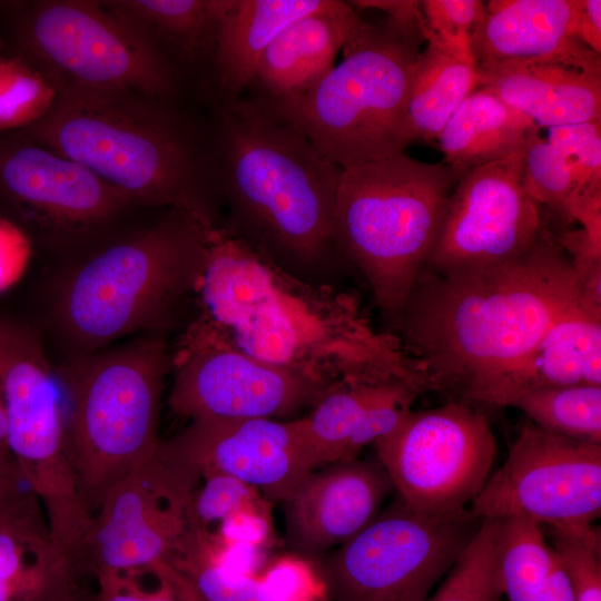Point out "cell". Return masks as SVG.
I'll use <instances>...</instances> for the list:
<instances>
[{"instance_id":"1","label":"cell","mask_w":601,"mask_h":601,"mask_svg":"<svg viewBox=\"0 0 601 601\" xmlns=\"http://www.w3.org/2000/svg\"><path fill=\"white\" fill-rule=\"evenodd\" d=\"M196 319L216 338L328 390L428 384L395 334L377 331L358 298L305 282L219 226L206 228Z\"/></svg>"},{"instance_id":"2","label":"cell","mask_w":601,"mask_h":601,"mask_svg":"<svg viewBox=\"0 0 601 601\" xmlns=\"http://www.w3.org/2000/svg\"><path fill=\"white\" fill-rule=\"evenodd\" d=\"M590 300L546 228L523 254L490 266L422 270L393 324L431 391L482 395L561 317Z\"/></svg>"},{"instance_id":"3","label":"cell","mask_w":601,"mask_h":601,"mask_svg":"<svg viewBox=\"0 0 601 601\" xmlns=\"http://www.w3.org/2000/svg\"><path fill=\"white\" fill-rule=\"evenodd\" d=\"M13 134L82 165L132 204L178 208L205 228L218 225L211 128L176 101L65 85L41 119Z\"/></svg>"},{"instance_id":"4","label":"cell","mask_w":601,"mask_h":601,"mask_svg":"<svg viewBox=\"0 0 601 601\" xmlns=\"http://www.w3.org/2000/svg\"><path fill=\"white\" fill-rule=\"evenodd\" d=\"M218 224L285 272L321 284L338 259L332 229L343 169L253 98L220 102L211 122Z\"/></svg>"},{"instance_id":"5","label":"cell","mask_w":601,"mask_h":601,"mask_svg":"<svg viewBox=\"0 0 601 601\" xmlns=\"http://www.w3.org/2000/svg\"><path fill=\"white\" fill-rule=\"evenodd\" d=\"M424 23L359 18L342 61L313 87L276 102L255 100L343 170L404 152L413 141L407 102Z\"/></svg>"},{"instance_id":"6","label":"cell","mask_w":601,"mask_h":601,"mask_svg":"<svg viewBox=\"0 0 601 601\" xmlns=\"http://www.w3.org/2000/svg\"><path fill=\"white\" fill-rule=\"evenodd\" d=\"M461 178L444 161L424 162L404 152L342 171L334 240L392 322L427 264Z\"/></svg>"},{"instance_id":"7","label":"cell","mask_w":601,"mask_h":601,"mask_svg":"<svg viewBox=\"0 0 601 601\" xmlns=\"http://www.w3.org/2000/svg\"><path fill=\"white\" fill-rule=\"evenodd\" d=\"M171 355L160 337L89 355L60 373L79 499L93 518L104 499L157 451Z\"/></svg>"},{"instance_id":"8","label":"cell","mask_w":601,"mask_h":601,"mask_svg":"<svg viewBox=\"0 0 601 601\" xmlns=\"http://www.w3.org/2000/svg\"><path fill=\"white\" fill-rule=\"evenodd\" d=\"M206 228L178 208L108 246L70 278L59 316L76 343L95 349L162 323L196 293Z\"/></svg>"},{"instance_id":"9","label":"cell","mask_w":601,"mask_h":601,"mask_svg":"<svg viewBox=\"0 0 601 601\" xmlns=\"http://www.w3.org/2000/svg\"><path fill=\"white\" fill-rule=\"evenodd\" d=\"M18 43L57 89L77 85L132 90L176 101V68L141 28L105 1L47 0L19 19Z\"/></svg>"},{"instance_id":"10","label":"cell","mask_w":601,"mask_h":601,"mask_svg":"<svg viewBox=\"0 0 601 601\" xmlns=\"http://www.w3.org/2000/svg\"><path fill=\"white\" fill-rule=\"evenodd\" d=\"M469 509L428 514L398 496L344 544L314 560L329 601H425L475 535Z\"/></svg>"},{"instance_id":"11","label":"cell","mask_w":601,"mask_h":601,"mask_svg":"<svg viewBox=\"0 0 601 601\" xmlns=\"http://www.w3.org/2000/svg\"><path fill=\"white\" fill-rule=\"evenodd\" d=\"M0 385L9 449L21 477L42 502L51 533L71 535L89 515L77 492L58 380L38 337L1 317Z\"/></svg>"},{"instance_id":"12","label":"cell","mask_w":601,"mask_h":601,"mask_svg":"<svg viewBox=\"0 0 601 601\" xmlns=\"http://www.w3.org/2000/svg\"><path fill=\"white\" fill-rule=\"evenodd\" d=\"M200 476L160 441L156 453L114 486L93 516L75 561L83 572L162 575L190 529Z\"/></svg>"},{"instance_id":"13","label":"cell","mask_w":601,"mask_h":601,"mask_svg":"<svg viewBox=\"0 0 601 601\" xmlns=\"http://www.w3.org/2000/svg\"><path fill=\"white\" fill-rule=\"evenodd\" d=\"M373 444L398 497L410 509L428 514L471 504L496 456L486 417L463 402L410 410Z\"/></svg>"},{"instance_id":"14","label":"cell","mask_w":601,"mask_h":601,"mask_svg":"<svg viewBox=\"0 0 601 601\" xmlns=\"http://www.w3.org/2000/svg\"><path fill=\"white\" fill-rule=\"evenodd\" d=\"M469 510L481 521L521 516L554 532L590 534L601 514V444L528 422Z\"/></svg>"},{"instance_id":"15","label":"cell","mask_w":601,"mask_h":601,"mask_svg":"<svg viewBox=\"0 0 601 601\" xmlns=\"http://www.w3.org/2000/svg\"><path fill=\"white\" fill-rule=\"evenodd\" d=\"M170 367L169 406L190 421L275 420L313 407L331 391L243 353L196 321L180 337Z\"/></svg>"},{"instance_id":"16","label":"cell","mask_w":601,"mask_h":601,"mask_svg":"<svg viewBox=\"0 0 601 601\" xmlns=\"http://www.w3.org/2000/svg\"><path fill=\"white\" fill-rule=\"evenodd\" d=\"M544 229L539 204L524 187L523 152L487 164L456 184L424 269L446 274L510 260Z\"/></svg>"},{"instance_id":"17","label":"cell","mask_w":601,"mask_h":601,"mask_svg":"<svg viewBox=\"0 0 601 601\" xmlns=\"http://www.w3.org/2000/svg\"><path fill=\"white\" fill-rule=\"evenodd\" d=\"M165 443L200 479L228 475L276 502L315 471L295 420H196Z\"/></svg>"},{"instance_id":"18","label":"cell","mask_w":601,"mask_h":601,"mask_svg":"<svg viewBox=\"0 0 601 601\" xmlns=\"http://www.w3.org/2000/svg\"><path fill=\"white\" fill-rule=\"evenodd\" d=\"M0 190L61 234L101 227L132 205L82 165L14 134L0 139Z\"/></svg>"},{"instance_id":"19","label":"cell","mask_w":601,"mask_h":601,"mask_svg":"<svg viewBox=\"0 0 601 601\" xmlns=\"http://www.w3.org/2000/svg\"><path fill=\"white\" fill-rule=\"evenodd\" d=\"M392 490L377 459L316 469L283 502L287 545L299 556L318 559L367 526Z\"/></svg>"},{"instance_id":"20","label":"cell","mask_w":601,"mask_h":601,"mask_svg":"<svg viewBox=\"0 0 601 601\" xmlns=\"http://www.w3.org/2000/svg\"><path fill=\"white\" fill-rule=\"evenodd\" d=\"M477 87L491 89L538 127L601 121V59L580 55L477 65Z\"/></svg>"},{"instance_id":"21","label":"cell","mask_w":601,"mask_h":601,"mask_svg":"<svg viewBox=\"0 0 601 601\" xmlns=\"http://www.w3.org/2000/svg\"><path fill=\"white\" fill-rule=\"evenodd\" d=\"M420 386L404 381L342 385L295 418L315 470L356 459L367 444L390 433L412 410Z\"/></svg>"},{"instance_id":"22","label":"cell","mask_w":601,"mask_h":601,"mask_svg":"<svg viewBox=\"0 0 601 601\" xmlns=\"http://www.w3.org/2000/svg\"><path fill=\"white\" fill-rule=\"evenodd\" d=\"M523 183L568 224L601 214V121L533 135L523 150Z\"/></svg>"},{"instance_id":"23","label":"cell","mask_w":601,"mask_h":601,"mask_svg":"<svg viewBox=\"0 0 601 601\" xmlns=\"http://www.w3.org/2000/svg\"><path fill=\"white\" fill-rule=\"evenodd\" d=\"M578 0H491L470 35L475 63L548 59L592 51L578 36Z\"/></svg>"},{"instance_id":"24","label":"cell","mask_w":601,"mask_h":601,"mask_svg":"<svg viewBox=\"0 0 601 601\" xmlns=\"http://www.w3.org/2000/svg\"><path fill=\"white\" fill-rule=\"evenodd\" d=\"M601 385V306L583 305L558 319L480 403L511 406L531 390Z\"/></svg>"},{"instance_id":"25","label":"cell","mask_w":601,"mask_h":601,"mask_svg":"<svg viewBox=\"0 0 601 601\" xmlns=\"http://www.w3.org/2000/svg\"><path fill=\"white\" fill-rule=\"evenodd\" d=\"M359 18L348 2L333 0L285 27L259 59L249 87L256 90L252 98L276 102L308 90L335 66Z\"/></svg>"},{"instance_id":"26","label":"cell","mask_w":601,"mask_h":601,"mask_svg":"<svg viewBox=\"0 0 601 601\" xmlns=\"http://www.w3.org/2000/svg\"><path fill=\"white\" fill-rule=\"evenodd\" d=\"M81 573L52 540L39 502L0 522V601H78Z\"/></svg>"},{"instance_id":"27","label":"cell","mask_w":601,"mask_h":601,"mask_svg":"<svg viewBox=\"0 0 601 601\" xmlns=\"http://www.w3.org/2000/svg\"><path fill=\"white\" fill-rule=\"evenodd\" d=\"M332 2L234 0L218 26L211 69L220 102L242 98L253 82L262 55L285 27Z\"/></svg>"},{"instance_id":"28","label":"cell","mask_w":601,"mask_h":601,"mask_svg":"<svg viewBox=\"0 0 601 601\" xmlns=\"http://www.w3.org/2000/svg\"><path fill=\"white\" fill-rule=\"evenodd\" d=\"M538 126L491 89L477 87L453 112L436 141L461 177L523 152Z\"/></svg>"},{"instance_id":"29","label":"cell","mask_w":601,"mask_h":601,"mask_svg":"<svg viewBox=\"0 0 601 601\" xmlns=\"http://www.w3.org/2000/svg\"><path fill=\"white\" fill-rule=\"evenodd\" d=\"M417 58L407 102L412 139L436 141L453 112L477 88L470 41L451 43L435 37Z\"/></svg>"},{"instance_id":"30","label":"cell","mask_w":601,"mask_h":601,"mask_svg":"<svg viewBox=\"0 0 601 601\" xmlns=\"http://www.w3.org/2000/svg\"><path fill=\"white\" fill-rule=\"evenodd\" d=\"M112 10L141 28L167 53L190 65L214 61L219 22L234 0H116Z\"/></svg>"},{"instance_id":"31","label":"cell","mask_w":601,"mask_h":601,"mask_svg":"<svg viewBox=\"0 0 601 601\" xmlns=\"http://www.w3.org/2000/svg\"><path fill=\"white\" fill-rule=\"evenodd\" d=\"M169 564L185 579L191 601H303L287 597L264 579L234 571L205 536L191 531Z\"/></svg>"},{"instance_id":"32","label":"cell","mask_w":601,"mask_h":601,"mask_svg":"<svg viewBox=\"0 0 601 601\" xmlns=\"http://www.w3.org/2000/svg\"><path fill=\"white\" fill-rule=\"evenodd\" d=\"M553 559L539 523L521 516L499 520V579L510 601H545Z\"/></svg>"},{"instance_id":"33","label":"cell","mask_w":601,"mask_h":601,"mask_svg":"<svg viewBox=\"0 0 601 601\" xmlns=\"http://www.w3.org/2000/svg\"><path fill=\"white\" fill-rule=\"evenodd\" d=\"M511 406L542 430L601 444V385L540 387L520 395Z\"/></svg>"},{"instance_id":"34","label":"cell","mask_w":601,"mask_h":601,"mask_svg":"<svg viewBox=\"0 0 601 601\" xmlns=\"http://www.w3.org/2000/svg\"><path fill=\"white\" fill-rule=\"evenodd\" d=\"M497 534L499 520H482L446 579L425 601H500Z\"/></svg>"},{"instance_id":"35","label":"cell","mask_w":601,"mask_h":601,"mask_svg":"<svg viewBox=\"0 0 601 601\" xmlns=\"http://www.w3.org/2000/svg\"><path fill=\"white\" fill-rule=\"evenodd\" d=\"M57 96L55 86L20 58L0 63V131H17L41 119Z\"/></svg>"},{"instance_id":"36","label":"cell","mask_w":601,"mask_h":601,"mask_svg":"<svg viewBox=\"0 0 601 601\" xmlns=\"http://www.w3.org/2000/svg\"><path fill=\"white\" fill-rule=\"evenodd\" d=\"M190 506V529L207 533L213 524H224L240 515H266V500L255 487L228 475L203 477Z\"/></svg>"},{"instance_id":"37","label":"cell","mask_w":601,"mask_h":601,"mask_svg":"<svg viewBox=\"0 0 601 601\" xmlns=\"http://www.w3.org/2000/svg\"><path fill=\"white\" fill-rule=\"evenodd\" d=\"M552 549L564 565L575 601H601L600 532L572 535L551 531Z\"/></svg>"},{"instance_id":"38","label":"cell","mask_w":601,"mask_h":601,"mask_svg":"<svg viewBox=\"0 0 601 601\" xmlns=\"http://www.w3.org/2000/svg\"><path fill=\"white\" fill-rule=\"evenodd\" d=\"M421 4L424 39L435 37L451 43L470 41L485 12V3L480 0H427Z\"/></svg>"},{"instance_id":"39","label":"cell","mask_w":601,"mask_h":601,"mask_svg":"<svg viewBox=\"0 0 601 601\" xmlns=\"http://www.w3.org/2000/svg\"><path fill=\"white\" fill-rule=\"evenodd\" d=\"M98 601H181L167 581L159 579L157 589L146 590L136 572L104 571L95 575Z\"/></svg>"},{"instance_id":"40","label":"cell","mask_w":601,"mask_h":601,"mask_svg":"<svg viewBox=\"0 0 601 601\" xmlns=\"http://www.w3.org/2000/svg\"><path fill=\"white\" fill-rule=\"evenodd\" d=\"M31 257L27 235L14 224L0 218V293L23 275Z\"/></svg>"},{"instance_id":"41","label":"cell","mask_w":601,"mask_h":601,"mask_svg":"<svg viewBox=\"0 0 601 601\" xmlns=\"http://www.w3.org/2000/svg\"><path fill=\"white\" fill-rule=\"evenodd\" d=\"M20 475L0 473V522L39 502ZM26 484V483H24Z\"/></svg>"},{"instance_id":"42","label":"cell","mask_w":601,"mask_h":601,"mask_svg":"<svg viewBox=\"0 0 601 601\" xmlns=\"http://www.w3.org/2000/svg\"><path fill=\"white\" fill-rule=\"evenodd\" d=\"M578 36L593 52L601 53V1L578 0Z\"/></svg>"},{"instance_id":"43","label":"cell","mask_w":601,"mask_h":601,"mask_svg":"<svg viewBox=\"0 0 601 601\" xmlns=\"http://www.w3.org/2000/svg\"><path fill=\"white\" fill-rule=\"evenodd\" d=\"M545 601H575L570 577L555 552L548 577Z\"/></svg>"},{"instance_id":"44","label":"cell","mask_w":601,"mask_h":601,"mask_svg":"<svg viewBox=\"0 0 601 601\" xmlns=\"http://www.w3.org/2000/svg\"><path fill=\"white\" fill-rule=\"evenodd\" d=\"M0 473L20 475L19 469L9 449L8 417L0 385Z\"/></svg>"},{"instance_id":"45","label":"cell","mask_w":601,"mask_h":601,"mask_svg":"<svg viewBox=\"0 0 601 601\" xmlns=\"http://www.w3.org/2000/svg\"><path fill=\"white\" fill-rule=\"evenodd\" d=\"M78 601H98V598H97V594H96V597H95L92 600L80 599V600H78Z\"/></svg>"},{"instance_id":"46","label":"cell","mask_w":601,"mask_h":601,"mask_svg":"<svg viewBox=\"0 0 601 601\" xmlns=\"http://www.w3.org/2000/svg\"><path fill=\"white\" fill-rule=\"evenodd\" d=\"M2 60H3V58L0 57V63H1Z\"/></svg>"}]
</instances>
